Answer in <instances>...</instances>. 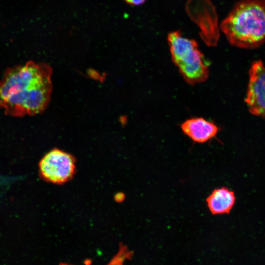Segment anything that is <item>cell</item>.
Instances as JSON below:
<instances>
[{
    "mask_svg": "<svg viewBox=\"0 0 265 265\" xmlns=\"http://www.w3.org/2000/svg\"><path fill=\"white\" fill-rule=\"evenodd\" d=\"M181 129L192 140L199 143L207 142L218 132V128L214 123L202 117L187 119L181 124Z\"/></svg>",
    "mask_w": 265,
    "mask_h": 265,
    "instance_id": "6",
    "label": "cell"
},
{
    "mask_svg": "<svg viewBox=\"0 0 265 265\" xmlns=\"http://www.w3.org/2000/svg\"><path fill=\"white\" fill-rule=\"evenodd\" d=\"M125 198L124 194L122 193H118L115 195L114 199L117 202H121Z\"/></svg>",
    "mask_w": 265,
    "mask_h": 265,
    "instance_id": "9",
    "label": "cell"
},
{
    "mask_svg": "<svg viewBox=\"0 0 265 265\" xmlns=\"http://www.w3.org/2000/svg\"><path fill=\"white\" fill-rule=\"evenodd\" d=\"M220 28L234 46L246 49L259 47L265 41V0L239 1L223 20Z\"/></svg>",
    "mask_w": 265,
    "mask_h": 265,
    "instance_id": "2",
    "label": "cell"
},
{
    "mask_svg": "<svg viewBox=\"0 0 265 265\" xmlns=\"http://www.w3.org/2000/svg\"><path fill=\"white\" fill-rule=\"evenodd\" d=\"M167 40L172 61L184 80L191 85L205 81L209 65L196 41L184 36L180 30L170 32Z\"/></svg>",
    "mask_w": 265,
    "mask_h": 265,
    "instance_id": "3",
    "label": "cell"
},
{
    "mask_svg": "<svg viewBox=\"0 0 265 265\" xmlns=\"http://www.w3.org/2000/svg\"><path fill=\"white\" fill-rule=\"evenodd\" d=\"M245 103L252 115L264 118L265 108V72L263 62H252L249 71V81Z\"/></svg>",
    "mask_w": 265,
    "mask_h": 265,
    "instance_id": "5",
    "label": "cell"
},
{
    "mask_svg": "<svg viewBox=\"0 0 265 265\" xmlns=\"http://www.w3.org/2000/svg\"><path fill=\"white\" fill-rule=\"evenodd\" d=\"M146 0H125L128 3L133 5H139L143 4Z\"/></svg>",
    "mask_w": 265,
    "mask_h": 265,
    "instance_id": "8",
    "label": "cell"
},
{
    "mask_svg": "<svg viewBox=\"0 0 265 265\" xmlns=\"http://www.w3.org/2000/svg\"><path fill=\"white\" fill-rule=\"evenodd\" d=\"M206 201L212 214H228L235 205L236 196L233 191L223 186L214 189Z\"/></svg>",
    "mask_w": 265,
    "mask_h": 265,
    "instance_id": "7",
    "label": "cell"
},
{
    "mask_svg": "<svg viewBox=\"0 0 265 265\" xmlns=\"http://www.w3.org/2000/svg\"><path fill=\"white\" fill-rule=\"evenodd\" d=\"M52 68L30 61L8 69L0 80V108L16 117L43 112L52 91Z\"/></svg>",
    "mask_w": 265,
    "mask_h": 265,
    "instance_id": "1",
    "label": "cell"
},
{
    "mask_svg": "<svg viewBox=\"0 0 265 265\" xmlns=\"http://www.w3.org/2000/svg\"><path fill=\"white\" fill-rule=\"evenodd\" d=\"M39 174L44 181L62 185L71 180L76 172V161L71 154L54 148L46 153L39 163Z\"/></svg>",
    "mask_w": 265,
    "mask_h": 265,
    "instance_id": "4",
    "label": "cell"
}]
</instances>
